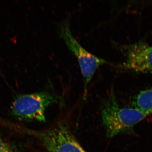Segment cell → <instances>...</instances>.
I'll return each instance as SVG.
<instances>
[{
    "mask_svg": "<svg viewBox=\"0 0 152 152\" xmlns=\"http://www.w3.org/2000/svg\"><path fill=\"white\" fill-rule=\"evenodd\" d=\"M148 116L136 108L124 107L119 104L112 88L104 102L102 118L106 135L112 138L122 134H132L136 125Z\"/></svg>",
    "mask_w": 152,
    "mask_h": 152,
    "instance_id": "cell-1",
    "label": "cell"
},
{
    "mask_svg": "<svg viewBox=\"0 0 152 152\" xmlns=\"http://www.w3.org/2000/svg\"><path fill=\"white\" fill-rule=\"evenodd\" d=\"M57 97L48 91L20 95L11 106L14 115L21 119L45 122L47 109L58 102Z\"/></svg>",
    "mask_w": 152,
    "mask_h": 152,
    "instance_id": "cell-2",
    "label": "cell"
},
{
    "mask_svg": "<svg viewBox=\"0 0 152 152\" xmlns=\"http://www.w3.org/2000/svg\"><path fill=\"white\" fill-rule=\"evenodd\" d=\"M59 33L70 50L77 59L84 78L85 92H86L88 85L98 68L104 64L111 63L92 54L83 48L73 35L68 20L60 24Z\"/></svg>",
    "mask_w": 152,
    "mask_h": 152,
    "instance_id": "cell-3",
    "label": "cell"
},
{
    "mask_svg": "<svg viewBox=\"0 0 152 152\" xmlns=\"http://www.w3.org/2000/svg\"><path fill=\"white\" fill-rule=\"evenodd\" d=\"M30 132L38 139L47 152H87L63 124Z\"/></svg>",
    "mask_w": 152,
    "mask_h": 152,
    "instance_id": "cell-4",
    "label": "cell"
},
{
    "mask_svg": "<svg viewBox=\"0 0 152 152\" xmlns=\"http://www.w3.org/2000/svg\"><path fill=\"white\" fill-rule=\"evenodd\" d=\"M125 60L116 66L119 69L138 73L152 75V46L145 41L130 44L114 43Z\"/></svg>",
    "mask_w": 152,
    "mask_h": 152,
    "instance_id": "cell-5",
    "label": "cell"
},
{
    "mask_svg": "<svg viewBox=\"0 0 152 152\" xmlns=\"http://www.w3.org/2000/svg\"><path fill=\"white\" fill-rule=\"evenodd\" d=\"M132 106L145 114H152V88L140 91L132 99Z\"/></svg>",
    "mask_w": 152,
    "mask_h": 152,
    "instance_id": "cell-6",
    "label": "cell"
},
{
    "mask_svg": "<svg viewBox=\"0 0 152 152\" xmlns=\"http://www.w3.org/2000/svg\"><path fill=\"white\" fill-rule=\"evenodd\" d=\"M0 152H14L9 144L0 139Z\"/></svg>",
    "mask_w": 152,
    "mask_h": 152,
    "instance_id": "cell-7",
    "label": "cell"
}]
</instances>
